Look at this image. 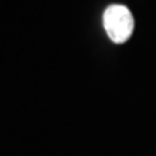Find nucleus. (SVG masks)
I'll return each mask as SVG.
<instances>
[{
  "label": "nucleus",
  "mask_w": 156,
  "mask_h": 156,
  "mask_svg": "<svg viewBox=\"0 0 156 156\" xmlns=\"http://www.w3.org/2000/svg\"><path fill=\"white\" fill-rule=\"evenodd\" d=\"M104 27L113 43H124L134 32V16L124 5H110L104 13Z\"/></svg>",
  "instance_id": "obj_1"
}]
</instances>
